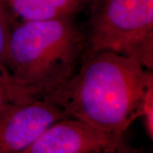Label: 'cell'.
Instances as JSON below:
<instances>
[{
    "label": "cell",
    "mask_w": 153,
    "mask_h": 153,
    "mask_svg": "<svg viewBox=\"0 0 153 153\" xmlns=\"http://www.w3.org/2000/svg\"><path fill=\"white\" fill-rule=\"evenodd\" d=\"M82 66L66 84L44 98L63 110L67 117L99 131L123 136L140 117L152 71L135 59L111 51L84 55Z\"/></svg>",
    "instance_id": "cell-1"
},
{
    "label": "cell",
    "mask_w": 153,
    "mask_h": 153,
    "mask_svg": "<svg viewBox=\"0 0 153 153\" xmlns=\"http://www.w3.org/2000/svg\"><path fill=\"white\" fill-rule=\"evenodd\" d=\"M85 50V37L71 16L25 22L12 29L6 66L20 87L44 97L71 79Z\"/></svg>",
    "instance_id": "cell-2"
},
{
    "label": "cell",
    "mask_w": 153,
    "mask_h": 153,
    "mask_svg": "<svg viewBox=\"0 0 153 153\" xmlns=\"http://www.w3.org/2000/svg\"><path fill=\"white\" fill-rule=\"evenodd\" d=\"M84 55L111 51L153 67V0H88Z\"/></svg>",
    "instance_id": "cell-3"
},
{
    "label": "cell",
    "mask_w": 153,
    "mask_h": 153,
    "mask_svg": "<svg viewBox=\"0 0 153 153\" xmlns=\"http://www.w3.org/2000/svg\"><path fill=\"white\" fill-rule=\"evenodd\" d=\"M57 105L45 98L9 105L0 113V153H22L52 124L66 118Z\"/></svg>",
    "instance_id": "cell-4"
},
{
    "label": "cell",
    "mask_w": 153,
    "mask_h": 153,
    "mask_svg": "<svg viewBox=\"0 0 153 153\" xmlns=\"http://www.w3.org/2000/svg\"><path fill=\"white\" fill-rule=\"evenodd\" d=\"M125 146L123 136L108 134L66 117L52 124L22 153H104Z\"/></svg>",
    "instance_id": "cell-5"
},
{
    "label": "cell",
    "mask_w": 153,
    "mask_h": 153,
    "mask_svg": "<svg viewBox=\"0 0 153 153\" xmlns=\"http://www.w3.org/2000/svg\"><path fill=\"white\" fill-rule=\"evenodd\" d=\"M25 22H39L66 16L41 0H3Z\"/></svg>",
    "instance_id": "cell-6"
},
{
    "label": "cell",
    "mask_w": 153,
    "mask_h": 153,
    "mask_svg": "<svg viewBox=\"0 0 153 153\" xmlns=\"http://www.w3.org/2000/svg\"><path fill=\"white\" fill-rule=\"evenodd\" d=\"M38 97L20 87L11 78L0 74V113L9 105L28 102Z\"/></svg>",
    "instance_id": "cell-7"
},
{
    "label": "cell",
    "mask_w": 153,
    "mask_h": 153,
    "mask_svg": "<svg viewBox=\"0 0 153 153\" xmlns=\"http://www.w3.org/2000/svg\"><path fill=\"white\" fill-rule=\"evenodd\" d=\"M12 29L10 17L4 7L0 5V74L10 78L11 76L6 66V54Z\"/></svg>",
    "instance_id": "cell-8"
},
{
    "label": "cell",
    "mask_w": 153,
    "mask_h": 153,
    "mask_svg": "<svg viewBox=\"0 0 153 153\" xmlns=\"http://www.w3.org/2000/svg\"><path fill=\"white\" fill-rule=\"evenodd\" d=\"M140 117H143L145 128L149 138L153 139V83L149 85L143 98L140 107Z\"/></svg>",
    "instance_id": "cell-9"
},
{
    "label": "cell",
    "mask_w": 153,
    "mask_h": 153,
    "mask_svg": "<svg viewBox=\"0 0 153 153\" xmlns=\"http://www.w3.org/2000/svg\"><path fill=\"white\" fill-rule=\"evenodd\" d=\"M48 4L65 16H71L76 11L80 10L85 4L82 0H41Z\"/></svg>",
    "instance_id": "cell-10"
},
{
    "label": "cell",
    "mask_w": 153,
    "mask_h": 153,
    "mask_svg": "<svg viewBox=\"0 0 153 153\" xmlns=\"http://www.w3.org/2000/svg\"><path fill=\"white\" fill-rule=\"evenodd\" d=\"M104 153H143L142 152L134 149V148H132L128 146H125L123 147L119 148V149H117L114 151H110V152H106Z\"/></svg>",
    "instance_id": "cell-11"
},
{
    "label": "cell",
    "mask_w": 153,
    "mask_h": 153,
    "mask_svg": "<svg viewBox=\"0 0 153 153\" xmlns=\"http://www.w3.org/2000/svg\"><path fill=\"white\" fill-rule=\"evenodd\" d=\"M82 1H83V3H84L85 4H88V0H82Z\"/></svg>",
    "instance_id": "cell-12"
}]
</instances>
